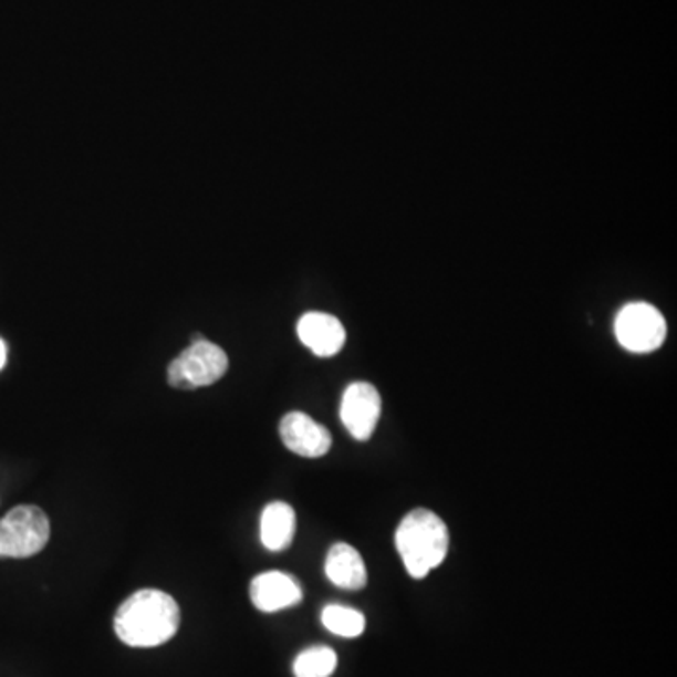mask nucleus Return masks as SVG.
<instances>
[{"label": "nucleus", "instance_id": "f8f14e48", "mask_svg": "<svg viewBox=\"0 0 677 677\" xmlns=\"http://www.w3.org/2000/svg\"><path fill=\"white\" fill-rule=\"evenodd\" d=\"M322 625L341 638H357L364 634L365 617L357 610L341 604H330L322 610Z\"/></svg>", "mask_w": 677, "mask_h": 677}, {"label": "nucleus", "instance_id": "1a4fd4ad", "mask_svg": "<svg viewBox=\"0 0 677 677\" xmlns=\"http://www.w3.org/2000/svg\"><path fill=\"white\" fill-rule=\"evenodd\" d=\"M298 337L314 356L332 357L343 351L346 332L333 314L308 313L298 322Z\"/></svg>", "mask_w": 677, "mask_h": 677}, {"label": "nucleus", "instance_id": "6e6552de", "mask_svg": "<svg viewBox=\"0 0 677 677\" xmlns=\"http://www.w3.org/2000/svg\"><path fill=\"white\" fill-rule=\"evenodd\" d=\"M301 598H303V591H301L300 583L284 572H263L251 582L252 604L265 614L298 606Z\"/></svg>", "mask_w": 677, "mask_h": 677}, {"label": "nucleus", "instance_id": "9d476101", "mask_svg": "<svg viewBox=\"0 0 677 677\" xmlns=\"http://www.w3.org/2000/svg\"><path fill=\"white\" fill-rule=\"evenodd\" d=\"M324 571L327 580L341 590L360 591L367 583L364 559L356 548L345 542L332 545V550L327 552Z\"/></svg>", "mask_w": 677, "mask_h": 677}, {"label": "nucleus", "instance_id": "423d86ee", "mask_svg": "<svg viewBox=\"0 0 677 677\" xmlns=\"http://www.w3.org/2000/svg\"><path fill=\"white\" fill-rule=\"evenodd\" d=\"M383 413L378 389L369 383H354L341 399V420L356 440H369Z\"/></svg>", "mask_w": 677, "mask_h": 677}, {"label": "nucleus", "instance_id": "20e7f679", "mask_svg": "<svg viewBox=\"0 0 677 677\" xmlns=\"http://www.w3.org/2000/svg\"><path fill=\"white\" fill-rule=\"evenodd\" d=\"M226 371V352L201 335H195L190 346L169 364L168 383L177 389L204 388L219 383Z\"/></svg>", "mask_w": 677, "mask_h": 677}, {"label": "nucleus", "instance_id": "f03ea898", "mask_svg": "<svg viewBox=\"0 0 677 677\" xmlns=\"http://www.w3.org/2000/svg\"><path fill=\"white\" fill-rule=\"evenodd\" d=\"M448 527L439 515L426 508L408 512L395 531V548L414 580L426 577L442 564L448 555Z\"/></svg>", "mask_w": 677, "mask_h": 677}, {"label": "nucleus", "instance_id": "4468645a", "mask_svg": "<svg viewBox=\"0 0 677 677\" xmlns=\"http://www.w3.org/2000/svg\"><path fill=\"white\" fill-rule=\"evenodd\" d=\"M8 360V346L4 338H0V371L4 369Z\"/></svg>", "mask_w": 677, "mask_h": 677}, {"label": "nucleus", "instance_id": "39448f33", "mask_svg": "<svg viewBox=\"0 0 677 677\" xmlns=\"http://www.w3.org/2000/svg\"><path fill=\"white\" fill-rule=\"evenodd\" d=\"M615 337L625 351L634 354L657 351L666 338L665 316L644 301L628 303L615 319Z\"/></svg>", "mask_w": 677, "mask_h": 677}, {"label": "nucleus", "instance_id": "f257e3e1", "mask_svg": "<svg viewBox=\"0 0 677 677\" xmlns=\"http://www.w3.org/2000/svg\"><path fill=\"white\" fill-rule=\"evenodd\" d=\"M181 623L176 598L158 590L136 591L121 604L113 628L131 647H158L174 638Z\"/></svg>", "mask_w": 677, "mask_h": 677}, {"label": "nucleus", "instance_id": "ddd939ff", "mask_svg": "<svg viewBox=\"0 0 677 677\" xmlns=\"http://www.w3.org/2000/svg\"><path fill=\"white\" fill-rule=\"evenodd\" d=\"M292 668L295 677H330L337 668V653L326 646L309 647L295 657Z\"/></svg>", "mask_w": 677, "mask_h": 677}, {"label": "nucleus", "instance_id": "7ed1b4c3", "mask_svg": "<svg viewBox=\"0 0 677 677\" xmlns=\"http://www.w3.org/2000/svg\"><path fill=\"white\" fill-rule=\"evenodd\" d=\"M50 518L42 508L21 504L0 520V558L29 559L50 542Z\"/></svg>", "mask_w": 677, "mask_h": 677}, {"label": "nucleus", "instance_id": "9b49d317", "mask_svg": "<svg viewBox=\"0 0 677 677\" xmlns=\"http://www.w3.org/2000/svg\"><path fill=\"white\" fill-rule=\"evenodd\" d=\"M295 534L294 508L287 502H271L260 515V540L270 552L287 550Z\"/></svg>", "mask_w": 677, "mask_h": 677}, {"label": "nucleus", "instance_id": "0eeeda50", "mask_svg": "<svg viewBox=\"0 0 677 677\" xmlns=\"http://www.w3.org/2000/svg\"><path fill=\"white\" fill-rule=\"evenodd\" d=\"M282 445L301 458H322L332 448V433L309 414L290 413L279 424Z\"/></svg>", "mask_w": 677, "mask_h": 677}]
</instances>
